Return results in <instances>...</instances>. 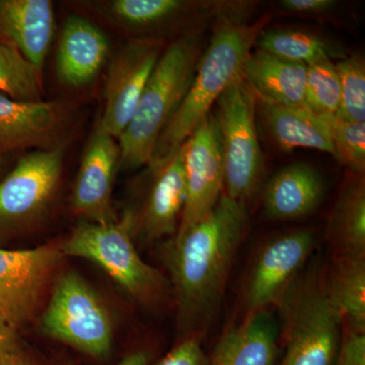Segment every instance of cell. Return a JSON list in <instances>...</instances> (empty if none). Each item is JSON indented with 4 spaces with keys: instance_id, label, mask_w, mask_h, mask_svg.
<instances>
[{
    "instance_id": "obj_8",
    "label": "cell",
    "mask_w": 365,
    "mask_h": 365,
    "mask_svg": "<svg viewBox=\"0 0 365 365\" xmlns=\"http://www.w3.org/2000/svg\"><path fill=\"white\" fill-rule=\"evenodd\" d=\"M64 146L26 153L0 180V237L18 235L51 205L63 168Z\"/></svg>"
},
{
    "instance_id": "obj_21",
    "label": "cell",
    "mask_w": 365,
    "mask_h": 365,
    "mask_svg": "<svg viewBox=\"0 0 365 365\" xmlns=\"http://www.w3.org/2000/svg\"><path fill=\"white\" fill-rule=\"evenodd\" d=\"M242 78L258 100L307 108L304 64L278 58L257 48L245 61Z\"/></svg>"
},
{
    "instance_id": "obj_6",
    "label": "cell",
    "mask_w": 365,
    "mask_h": 365,
    "mask_svg": "<svg viewBox=\"0 0 365 365\" xmlns=\"http://www.w3.org/2000/svg\"><path fill=\"white\" fill-rule=\"evenodd\" d=\"M40 324L45 335L93 359H104L112 351L111 314L93 288L73 271L57 278Z\"/></svg>"
},
{
    "instance_id": "obj_23",
    "label": "cell",
    "mask_w": 365,
    "mask_h": 365,
    "mask_svg": "<svg viewBox=\"0 0 365 365\" xmlns=\"http://www.w3.org/2000/svg\"><path fill=\"white\" fill-rule=\"evenodd\" d=\"M333 257L365 258L364 175L348 172L326 228Z\"/></svg>"
},
{
    "instance_id": "obj_7",
    "label": "cell",
    "mask_w": 365,
    "mask_h": 365,
    "mask_svg": "<svg viewBox=\"0 0 365 365\" xmlns=\"http://www.w3.org/2000/svg\"><path fill=\"white\" fill-rule=\"evenodd\" d=\"M216 104L225 194L246 202L258 186L263 170V153L256 127V96L241 76Z\"/></svg>"
},
{
    "instance_id": "obj_12",
    "label": "cell",
    "mask_w": 365,
    "mask_h": 365,
    "mask_svg": "<svg viewBox=\"0 0 365 365\" xmlns=\"http://www.w3.org/2000/svg\"><path fill=\"white\" fill-rule=\"evenodd\" d=\"M165 39L134 38L113 58L106 79L104 107L98 124L119 138L130 122L158 59Z\"/></svg>"
},
{
    "instance_id": "obj_20",
    "label": "cell",
    "mask_w": 365,
    "mask_h": 365,
    "mask_svg": "<svg viewBox=\"0 0 365 365\" xmlns=\"http://www.w3.org/2000/svg\"><path fill=\"white\" fill-rule=\"evenodd\" d=\"M277 326L268 309L245 316L220 337L207 365H274L278 355Z\"/></svg>"
},
{
    "instance_id": "obj_28",
    "label": "cell",
    "mask_w": 365,
    "mask_h": 365,
    "mask_svg": "<svg viewBox=\"0 0 365 365\" xmlns=\"http://www.w3.org/2000/svg\"><path fill=\"white\" fill-rule=\"evenodd\" d=\"M340 78L339 115L352 122L365 123V62L359 54L336 62Z\"/></svg>"
},
{
    "instance_id": "obj_33",
    "label": "cell",
    "mask_w": 365,
    "mask_h": 365,
    "mask_svg": "<svg viewBox=\"0 0 365 365\" xmlns=\"http://www.w3.org/2000/svg\"><path fill=\"white\" fill-rule=\"evenodd\" d=\"M18 348V334L16 329L0 317V361L9 353Z\"/></svg>"
},
{
    "instance_id": "obj_27",
    "label": "cell",
    "mask_w": 365,
    "mask_h": 365,
    "mask_svg": "<svg viewBox=\"0 0 365 365\" xmlns=\"http://www.w3.org/2000/svg\"><path fill=\"white\" fill-rule=\"evenodd\" d=\"M306 106L319 116L339 113L340 78L336 62L326 59L307 66Z\"/></svg>"
},
{
    "instance_id": "obj_19",
    "label": "cell",
    "mask_w": 365,
    "mask_h": 365,
    "mask_svg": "<svg viewBox=\"0 0 365 365\" xmlns=\"http://www.w3.org/2000/svg\"><path fill=\"white\" fill-rule=\"evenodd\" d=\"M153 172V185L139 223L148 241L176 235L179 228L186 199L182 145Z\"/></svg>"
},
{
    "instance_id": "obj_31",
    "label": "cell",
    "mask_w": 365,
    "mask_h": 365,
    "mask_svg": "<svg viewBox=\"0 0 365 365\" xmlns=\"http://www.w3.org/2000/svg\"><path fill=\"white\" fill-rule=\"evenodd\" d=\"M334 365H365V332L343 326Z\"/></svg>"
},
{
    "instance_id": "obj_13",
    "label": "cell",
    "mask_w": 365,
    "mask_h": 365,
    "mask_svg": "<svg viewBox=\"0 0 365 365\" xmlns=\"http://www.w3.org/2000/svg\"><path fill=\"white\" fill-rule=\"evenodd\" d=\"M184 150L186 199L176 235L202 220L225 193L220 129L212 112L197 127Z\"/></svg>"
},
{
    "instance_id": "obj_17",
    "label": "cell",
    "mask_w": 365,
    "mask_h": 365,
    "mask_svg": "<svg viewBox=\"0 0 365 365\" xmlns=\"http://www.w3.org/2000/svg\"><path fill=\"white\" fill-rule=\"evenodd\" d=\"M55 31L49 0H0V38L9 41L42 71Z\"/></svg>"
},
{
    "instance_id": "obj_10",
    "label": "cell",
    "mask_w": 365,
    "mask_h": 365,
    "mask_svg": "<svg viewBox=\"0 0 365 365\" xmlns=\"http://www.w3.org/2000/svg\"><path fill=\"white\" fill-rule=\"evenodd\" d=\"M61 244L0 248V317L18 330L32 321L63 259Z\"/></svg>"
},
{
    "instance_id": "obj_18",
    "label": "cell",
    "mask_w": 365,
    "mask_h": 365,
    "mask_svg": "<svg viewBox=\"0 0 365 365\" xmlns=\"http://www.w3.org/2000/svg\"><path fill=\"white\" fill-rule=\"evenodd\" d=\"M324 195L321 173L307 163H292L269 180L263 195L264 215L276 222L299 220L313 213Z\"/></svg>"
},
{
    "instance_id": "obj_16",
    "label": "cell",
    "mask_w": 365,
    "mask_h": 365,
    "mask_svg": "<svg viewBox=\"0 0 365 365\" xmlns=\"http://www.w3.org/2000/svg\"><path fill=\"white\" fill-rule=\"evenodd\" d=\"M107 36L91 21L69 16L60 36L57 76L62 83L81 88L97 78L109 54Z\"/></svg>"
},
{
    "instance_id": "obj_25",
    "label": "cell",
    "mask_w": 365,
    "mask_h": 365,
    "mask_svg": "<svg viewBox=\"0 0 365 365\" xmlns=\"http://www.w3.org/2000/svg\"><path fill=\"white\" fill-rule=\"evenodd\" d=\"M256 45L258 49L278 58L306 66L322 60H339L344 57L325 38L299 29L264 30Z\"/></svg>"
},
{
    "instance_id": "obj_14",
    "label": "cell",
    "mask_w": 365,
    "mask_h": 365,
    "mask_svg": "<svg viewBox=\"0 0 365 365\" xmlns=\"http://www.w3.org/2000/svg\"><path fill=\"white\" fill-rule=\"evenodd\" d=\"M119 163L117 139L98 124L86 145L72 191V209L85 222L111 223L118 220L112 193Z\"/></svg>"
},
{
    "instance_id": "obj_9",
    "label": "cell",
    "mask_w": 365,
    "mask_h": 365,
    "mask_svg": "<svg viewBox=\"0 0 365 365\" xmlns=\"http://www.w3.org/2000/svg\"><path fill=\"white\" fill-rule=\"evenodd\" d=\"M246 1L225 0H111L96 4L108 21L135 34L136 38H163L160 34L193 31L239 11Z\"/></svg>"
},
{
    "instance_id": "obj_32",
    "label": "cell",
    "mask_w": 365,
    "mask_h": 365,
    "mask_svg": "<svg viewBox=\"0 0 365 365\" xmlns=\"http://www.w3.org/2000/svg\"><path fill=\"white\" fill-rule=\"evenodd\" d=\"M338 4L336 0H280L277 6L290 16L323 19L334 13Z\"/></svg>"
},
{
    "instance_id": "obj_11",
    "label": "cell",
    "mask_w": 365,
    "mask_h": 365,
    "mask_svg": "<svg viewBox=\"0 0 365 365\" xmlns=\"http://www.w3.org/2000/svg\"><path fill=\"white\" fill-rule=\"evenodd\" d=\"M316 244L311 230H295L266 242L250 268L242 289L246 316L276 304L302 272Z\"/></svg>"
},
{
    "instance_id": "obj_4",
    "label": "cell",
    "mask_w": 365,
    "mask_h": 365,
    "mask_svg": "<svg viewBox=\"0 0 365 365\" xmlns=\"http://www.w3.org/2000/svg\"><path fill=\"white\" fill-rule=\"evenodd\" d=\"M285 353L280 365H334L343 321L324 287L319 266L299 274L278 300Z\"/></svg>"
},
{
    "instance_id": "obj_1",
    "label": "cell",
    "mask_w": 365,
    "mask_h": 365,
    "mask_svg": "<svg viewBox=\"0 0 365 365\" xmlns=\"http://www.w3.org/2000/svg\"><path fill=\"white\" fill-rule=\"evenodd\" d=\"M247 225L246 202L223 193L206 217L163 248L176 302L178 342L200 340L215 323Z\"/></svg>"
},
{
    "instance_id": "obj_30",
    "label": "cell",
    "mask_w": 365,
    "mask_h": 365,
    "mask_svg": "<svg viewBox=\"0 0 365 365\" xmlns=\"http://www.w3.org/2000/svg\"><path fill=\"white\" fill-rule=\"evenodd\" d=\"M208 356L204 352L200 340L188 338L177 345L162 359L153 365H207Z\"/></svg>"
},
{
    "instance_id": "obj_2",
    "label": "cell",
    "mask_w": 365,
    "mask_h": 365,
    "mask_svg": "<svg viewBox=\"0 0 365 365\" xmlns=\"http://www.w3.org/2000/svg\"><path fill=\"white\" fill-rule=\"evenodd\" d=\"M257 2L218 19L191 86L158 138L148 167L157 169L188 140L211 113L213 105L237 78L253 51L259 35L270 21L269 14L251 20Z\"/></svg>"
},
{
    "instance_id": "obj_26",
    "label": "cell",
    "mask_w": 365,
    "mask_h": 365,
    "mask_svg": "<svg viewBox=\"0 0 365 365\" xmlns=\"http://www.w3.org/2000/svg\"><path fill=\"white\" fill-rule=\"evenodd\" d=\"M42 71L0 38V93L21 102L43 101Z\"/></svg>"
},
{
    "instance_id": "obj_36",
    "label": "cell",
    "mask_w": 365,
    "mask_h": 365,
    "mask_svg": "<svg viewBox=\"0 0 365 365\" xmlns=\"http://www.w3.org/2000/svg\"><path fill=\"white\" fill-rule=\"evenodd\" d=\"M1 165H2V158L0 157V169H1Z\"/></svg>"
},
{
    "instance_id": "obj_24",
    "label": "cell",
    "mask_w": 365,
    "mask_h": 365,
    "mask_svg": "<svg viewBox=\"0 0 365 365\" xmlns=\"http://www.w3.org/2000/svg\"><path fill=\"white\" fill-rule=\"evenodd\" d=\"M323 282L343 326L365 332V258L333 257Z\"/></svg>"
},
{
    "instance_id": "obj_29",
    "label": "cell",
    "mask_w": 365,
    "mask_h": 365,
    "mask_svg": "<svg viewBox=\"0 0 365 365\" xmlns=\"http://www.w3.org/2000/svg\"><path fill=\"white\" fill-rule=\"evenodd\" d=\"M324 117L330 128L336 160L348 172L364 175L365 123L349 121L339 115Z\"/></svg>"
},
{
    "instance_id": "obj_5",
    "label": "cell",
    "mask_w": 365,
    "mask_h": 365,
    "mask_svg": "<svg viewBox=\"0 0 365 365\" xmlns=\"http://www.w3.org/2000/svg\"><path fill=\"white\" fill-rule=\"evenodd\" d=\"M134 225L130 213L111 223L83 222L62 242V253L97 264L137 302L153 306L167 294V280L137 252Z\"/></svg>"
},
{
    "instance_id": "obj_34",
    "label": "cell",
    "mask_w": 365,
    "mask_h": 365,
    "mask_svg": "<svg viewBox=\"0 0 365 365\" xmlns=\"http://www.w3.org/2000/svg\"><path fill=\"white\" fill-rule=\"evenodd\" d=\"M153 360V354L145 350L132 352L125 356L117 365H150Z\"/></svg>"
},
{
    "instance_id": "obj_35",
    "label": "cell",
    "mask_w": 365,
    "mask_h": 365,
    "mask_svg": "<svg viewBox=\"0 0 365 365\" xmlns=\"http://www.w3.org/2000/svg\"><path fill=\"white\" fill-rule=\"evenodd\" d=\"M0 365H38L24 354L20 349L14 350L9 353L4 359L0 361Z\"/></svg>"
},
{
    "instance_id": "obj_3",
    "label": "cell",
    "mask_w": 365,
    "mask_h": 365,
    "mask_svg": "<svg viewBox=\"0 0 365 365\" xmlns=\"http://www.w3.org/2000/svg\"><path fill=\"white\" fill-rule=\"evenodd\" d=\"M208 26L182 34L163 50L123 133L119 167L150 165L160 134L188 91L204 51Z\"/></svg>"
},
{
    "instance_id": "obj_22",
    "label": "cell",
    "mask_w": 365,
    "mask_h": 365,
    "mask_svg": "<svg viewBox=\"0 0 365 365\" xmlns=\"http://www.w3.org/2000/svg\"><path fill=\"white\" fill-rule=\"evenodd\" d=\"M256 100L264 126L281 150L309 148L324 151L335 158L330 128L325 117L314 114L304 107Z\"/></svg>"
},
{
    "instance_id": "obj_15",
    "label": "cell",
    "mask_w": 365,
    "mask_h": 365,
    "mask_svg": "<svg viewBox=\"0 0 365 365\" xmlns=\"http://www.w3.org/2000/svg\"><path fill=\"white\" fill-rule=\"evenodd\" d=\"M66 111L58 103L21 102L0 93V157L60 145Z\"/></svg>"
}]
</instances>
